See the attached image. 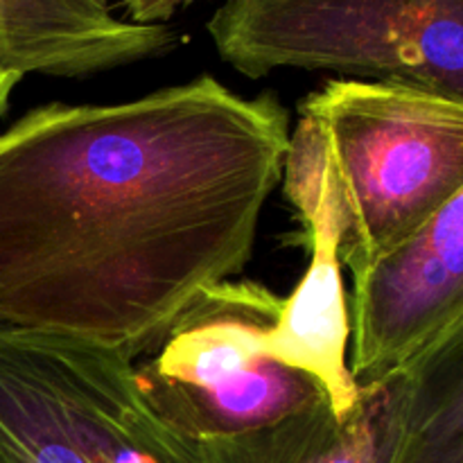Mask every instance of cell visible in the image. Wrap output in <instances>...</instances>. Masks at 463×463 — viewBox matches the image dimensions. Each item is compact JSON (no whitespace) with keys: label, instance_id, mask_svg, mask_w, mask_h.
<instances>
[{"label":"cell","instance_id":"3957f363","mask_svg":"<svg viewBox=\"0 0 463 463\" xmlns=\"http://www.w3.org/2000/svg\"><path fill=\"white\" fill-rule=\"evenodd\" d=\"M0 463H202L109 348L0 321Z\"/></svg>","mask_w":463,"mask_h":463},{"label":"cell","instance_id":"30bf717a","mask_svg":"<svg viewBox=\"0 0 463 463\" xmlns=\"http://www.w3.org/2000/svg\"><path fill=\"white\" fill-rule=\"evenodd\" d=\"M389 380L387 463H463V317Z\"/></svg>","mask_w":463,"mask_h":463},{"label":"cell","instance_id":"ba28073f","mask_svg":"<svg viewBox=\"0 0 463 463\" xmlns=\"http://www.w3.org/2000/svg\"><path fill=\"white\" fill-rule=\"evenodd\" d=\"M156 27L118 18L93 0H0V71L89 77L147 61Z\"/></svg>","mask_w":463,"mask_h":463},{"label":"cell","instance_id":"6da1fadb","mask_svg":"<svg viewBox=\"0 0 463 463\" xmlns=\"http://www.w3.org/2000/svg\"><path fill=\"white\" fill-rule=\"evenodd\" d=\"M289 116L213 75L0 131V321L134 362L251 260Z\"/></svg>","mask_w":463,"mask_h":463},{"label":"cell","instance_id":"4fadbf2b","mask_svg":"<svg viewBox=\"0 0 463 463\" xmlns=\"http://www.w3.org/2000/svg\"><path fill=\"white\" fill-rule=\"evenodd\" d=\"M93 3L104 5V7H111V3H116V0H93Z\"/></svg>","mask_w":463,"mask_h":463},{"label":"cell","instance_id":"5b68a950","mask_svg":"<svg viewBox=\"0 0 463 463\" xmlns=\"http://www.w3.org/2000/svg\"><path fill=\"white\" fill-rule=\"evenodd\" d=\"M283 298L256 280L203 289L172 324L154 355L136 366L154 414L190 443L238 437L328 401L303 371L271 360L262 337Z\"/></svg>","mask_w":463,"mask_h":463},{"label":"cell","instance_id":"8fae6325","mask_svg":"<svg viewBox=\"0 0 463 463\" xmlns=\"http://www.w3.org/2000/svg\"><path fill=\"white\" fill-rule=\"evenodd\" d=\"M193 3L194 0H122L125 18L138 25H167L175 14Z\"/></svg>","mask_w":463,"mask_h":463},{"label":"cell","instance_id":"9c48e42d","mask_svg":"<svg viewBox=\"0 0 463 463\" xmlns=\"http://www.w3.org/2000/svg\"><path fill=\"white\" fill-rule=\"evenodd\" d=\"M392 380L360 384V401L337 416L321 401L279 423L229 439L194 443L202 463H387Z\"/></svg>","mask_w":463,"mask_h":463},{"label":"cell","instance_id":"7c38bea8","mask_svg":"<svg viewBox=\"0 0 463 463\" xmlns=\"http://www.w3.org/2000/svg\"><path fill=\"white\" fill-rule=\"evenodd\" d=\"M21 77L12 75V72L0 71V118L5 116V111L9 109V98H12L14 89L18 86Z\"/></svg>","mask_w":463,"mask_h":463},{"label":"cell","instance_id":"52a82bcc","mask_svg":"<svg viewBox=\"0 0 463 463\" xmlns=\"http://www.w3.org/2000/svg\"><path fill=\"white\" fill-rule=\"evenodd\" d=\"M283 188L306 229L310 265L297 289L283 298L279 321L262 337V348L271 360L315 378L335 414L346 416L360 401V384L348 369L351 317L337 251V208L312 138L301 125L289 131Z\"/></svg>","mask_w":463,"mask_h":463},{"label":"cell","instance_id":"277c9868","mask_svg":"<svg viewBox=\"0 0 463 463\" xmlns=\"http://www.w3.org/2000/svg\"><path fill=\"white\" fill-rule=\"evenodd\" d=\"M206 30L251 80L301 68L463 98V0H224Z\"/></svg>","mask_w":463,"mask_h":463},{"label":"cell","instance_id":"8992f818","mask_svg":"<svg viewBox=\"0 0 463 463\" xmlns=\"http://www.w3.org/2000/svg\"><path fill=\"white\" fill-rule=\"evenodd\" d=\"M348 369L384 383L463 317V190L405 244L353 279Z\"/></svg>","mask_w":463,"mask_h":463},{"label":"cell","instance_id":"7a4b0ae2","mask_svg":"<svg viewBox=\"0 0 463 463\" xmlns=\"http://www.w3.org/2000/svg\"><path fill=\"white\" fill-rule=\"evenodd\" d=\"M337 208L339 260L364 274L463 190V98L330 80L298 104Z\"/></svg>","mask_w":463,"mask_h":463}]
</instances>
